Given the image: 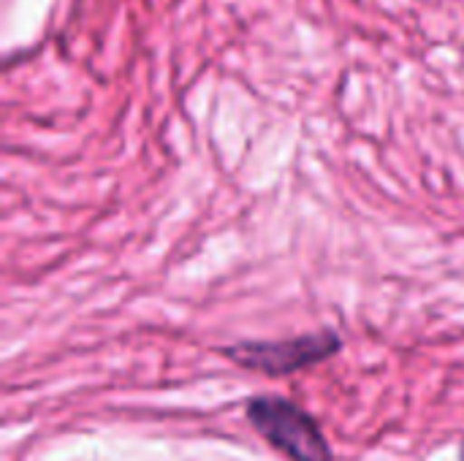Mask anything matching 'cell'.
<instances>
[{
  "label": "cell",
  "mask_w": 464,
  "mask_h": 461,
  "mask_svg": "<svg viewBox=\"0 0 464 461\" xmlns=\"http://www.w3.org/2000/svg\"><path fill=\"white\" fill-rule=\"evenodd\" d=\"M459 461H464V437L462 443H459Z\"/></svg>",
  "instance_id": "3"
},
{
  "label": "cell",
  "mask_w": 464,
  "mask_h": 461,
  "mask_svg": "<svg viewBox=\"0 0 464 461\" xmlns=\"http://www.w3.org/2000/svg\"><path fill=\"white\" fill-rule=\"evenodd\" d=\"M245 418L288 461H334L332 443L315 416L288 397L256 394L245 399Z\"/></svg>",
  "instance_id": "1"
},
{
  "label": "cell",
  "mask_w": 464,
  "mask_h": 461,
  "mask_svg": "<svg viewBox=\"0 0 464 461\" xmlns=\"http://www.w3.org/2000/svg\"><path fill=\"white\" fill-rule=\"evenodd\" d=\"M343 345L345 342L334 329H318L288 340H245V342L223 345L218 348V353L231 364H237L239 370L264 378H288L340 356Z\"/></svg>",
  "instance_id": "2"
}]
</instances>
